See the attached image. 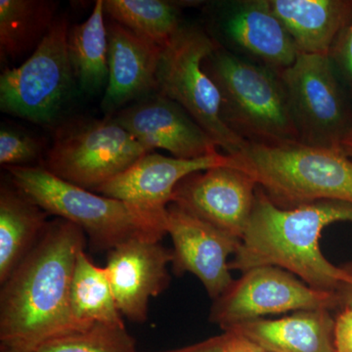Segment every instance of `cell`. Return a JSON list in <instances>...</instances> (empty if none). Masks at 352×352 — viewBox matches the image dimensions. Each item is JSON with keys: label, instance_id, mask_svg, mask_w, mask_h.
I'll return each instance as SVG.
<instances>
[{"label": "cell", "instance_id": "cell-1", "mask_svg": "<svg viewBox=\"0 0 352 352\" xmlns=\"http://www.w3.org/2000/svg\"><path fill=\"white\" fill-rule=\"evenodd\" d=\"M87 235L63 219L48 222L41 239L1 285L0 344L34 352L48 340L85 330L71 307L72 279Z\"/></svg>", "mask_w": 352, "mask_h": 352}, {"label": "cell", "instance_id": "cell-2", "mask_svg": "<svg viewBox=\"0 0 352 352\" xmlns=\"http://www.w3.org/2000/svg\"><path fill=\"white\" fill-rule=\"evenodd\" d=\"M340 221L352 222V204L320 201L281 208L258 186L251 217L229 263L230 270L244 273L259 266H275L312 288L338 293L349 276L344 268L325 258L320 239L326 227Z\"/></svg>", "mask_w": 352, "mask_h": 352}, {"label": "cell", "instance_id": "cell-22", "mask_svg": "<svg viewBox=\"0 0 352 352\" xmlns=\"http://www.w3.org/2000/svg\"><path fill=\"white\" fill-rule=\"evenodd\" d=\"M57 6L50 0H0L2 61L34 52L56 19Z\"/></svg>", "mask_w": 352, "mask_h": 352}, {"label": "cell", "instance_id": "cell-9", "mask_svg": "<svg viewBox=\"0 0 352 352\" xmlns=\"http://www.w3.org/2000/svg\"><path fill=\"white\" fill-rule=\"evenodd\" d=\"M279 76L302 142L340 148L352 129V111L330 56L298 53Z\"/></svg>", "mask_w": 352, "mask_h": 352}, {"label": "cell", "instance_id": "cell-29", "mask_svg": "<svg viewBox=\"0 0 352 352\" xmlns=\"http://www.w3.org/2000/svg\"><path fill=\"white\" fill-rule=\"evenodd\" d=\"M226 340L227 333L224 332L222 335L215 336L191 346L163 352H223Z\"/></svg>", "mask_w": 352, "mask_h": 352}, {"label": "cell", "instance_id": "cell-8", "mask_svg": "<svg viewBox=\"0 0 352 352\" xmlns=\"http://www.w3.org/2000/svg\"><path fill=\"white\" fill-rule=\"evenodd\" d=\"M67 15L56 19L36 50L17 68L0 76L1 112L38 124L58 119L76 80L69 61Z\"/></svg>", "mask_w": 352, "mask_h": 352}, {"label": "cell", "instance_id": "cell-17", "mask_svg": "<svg viewBox=\"0 0 352 352\" xmlns=\"http://www.w3.org/2000/svg\"><path fill=\"white\" fill-rule=\"evenodd\" d=\"M109 78L101 108L112 117L134 102L157 92L162 47L115 21L107 24Z\"/></svg>", "mask_w": 352, "mask_h": 352}, {"label": "cell", "instance_id": "cell-33", "mask_svg": "<svg viewBox=\"0 0 352 352\" xmlns=\"http://www.w3.org/2000/svg\"><path fill=\"white\" fill-rule=\"evenodd\" d=\"M0 352H32L25 351V349H19V347L3 346L0 344Z\"/></svg>", "mask_w": 352, "mask_h": 352}, {"label": "cell", "instance_id": "cell-32", "mask_svg": "<svg viewBox=\"0 0 352 352\" xmlns=\"http://www.w3.org/2000/svg\"><path fill=\"white\" fill-rule=\"evenodd\" d=\"M340 149L347 157L352 159V129L347 132L346 135L342 138V142H340Z\"/></svg>", "mask_w": 352, "mask_h": 352}, {"label": "cell", "instance_id": "cell-30", "mask_svg": "<svg viewBox=\"0 0 352 352\" xmlns=\"http://www.w3.org/2000/svg\"><path fill=\"white\" fill-rule=\"evenodd\" d=\"M226 333L227 340L223 352H265L258 344L243 336L231 332Z\"/></svg>", "mask_w": 352, "mask_h": 352}, {"label": "cell", "instance_id": "cell-28", "mask_svg": "<svg viewBox=\"0 0 352 352\" xmlns=\"http://www.w3.org/2000/svg\"><path fill=\"white\" fill-rule=\"evenodd\" d=\"M336 352H352V305H346L335 319Z\"/></svg>", "mask_w": 352, "mask_h": 352}, {"label": "cell", "instance_id": "cell-19", "mask_svg": "<svg viewBox=\"0 0 352 352\" xmlns=\"http://www.w3.org/2000/svg\"><path fill=\"white\" fill-rule=\"evenodd\" d=\"M298 52L330 56L352 20V0H270Z\"/></svg>", "mask_w": 352, "mask_h": 352}, {"label": "cell", "instance_id": "cell-11", "mask_svg": "<svg viewBox=\"0 0 352 352\" xmlns=\"http://www.w3.org/2000/svg\"><path fill=\"white\" fill-rule=\"evenodd\" d=\"M256 189V182L240 168L217 166L185 177L176 186L170 204L241 239Z\"/></svg>", "mask_w": 352, "mask_h": 352}, {"label": "cell", "instance_id": "cell-10", "mask_svg": "<svg viewBox=\"0 0 352 352\" xmlns=\"http://www.w3.org/2000/svg\"><path fill=\"white\" fill-rule=\"evenodd\" d=\"M339 294L308 286L295 275L275 266H259L233 280L210 308V321L223 331L264 316L312 309H335Z\"/></svg>", "mask_w": 352, "mask_h": 352}, {"label": "cell", "instance_id": "cell-27", "mask_svg": "<svg viewBox=\"0 0 352 352\" xmlns=\"http://www.w3.org/2000/svg\"><path fill=\"white\" fill-rule=\"evenodd\" d=\"M330 58L352 89V20L336 41Z\"/></svg>", "mask_w": 352, "mask_h": 352}, {"label": "cell", "instance_id": "cell-3", "mask_svg": "<svg viewBox=\"0 0 352 352\" xmlns=\"http://www.w3.org/2000/svg\"><path fill=\"white\" fill-rule=\"evenodd\" d=\"M6 170L14 186L29 200L48 214L80 227L98 251L110 252L133 239L161 241L168 234L166 212L156 214L80 188L43 166H10Z\"/></svg>", "mask_w": 352, "mask_h": 352}, {"label": "cell", "instance_id": "cell-13", "mask_svg": "<svg viewBox=\"0 0 352 352\" xmlns=\"http://www.w3.org/2000/svg\"><path fill=\"white\" fill-rule=\"evenodd\" d=\"M212 12L217 34L250 61L278 74L296 61L300 52L270 0L214 3Z\"/></svg>", "mask_w": 352, "mask_h": 352}, {"label": "cell", "instance_id": "cell-6", "mask_svg": "<svg viewBox=\"0 0 352 352\" xmlns=\"http://www.w3.org/2000/svg\"><path fill=\"white\" fill-rule=\"evenodd\" d=\"M219 44L205 30L183 23L163 47L157 67V92L179 104L229 156L247 141L227 126L217 85L204 71L203 61Z\"/></svg>", "mask_w": 352, "mask_h": 352}, {"label": "cell", "instance_id": "cell-24", "mask_svg": "<svg viewBox=\"0 0 352 352\" xmlns=\"http://www.w3.org/2000/svg\"><path fill=\"white\" fill-rule=\"evenodd\" d=\"M180 6L166 0H104L111 19L161 47L183 25Z\"/></svg>", "mask_w": 352, "mask_h": 352}, {"label": "cell", "instance_id": "cell-18", "mask_svg": "<svg viewBox=\"0 0 352 352\" xmlns=\"http://www.w3.org/2000/svg\"><path fill=\"white\" fill-rule=\"evenodd\" d=\"M224 332L243 336L265 352H336L335 319L328 309L244 322Z\"/></svg>", "mask_w": 352, "mask_h": 352}, {"label": "cell", "instance_id": "cell-20", "mask_svg": "<svg viewBox=\"0 0 352 352\" xmlns=\"http://www.w3.org/2000/svg\"><path fill=\"white\" fill-rule=\"evenodd\" d=\"M47 212L15 186L0 188V283L3 284L41 239Z\"/></svg>", "mask_w": 352, "mask_h": 352}, {"label": "cell", "instance_id": "cell-15", "mask_svg": "<svg viewBox=\"0 0 352 352\" xmlns=\"http://www.w3.org/2000/svg\"><path fill=\"white\" fill-rule=\"evenodd\" d=\"M173 261V250L161 241L133 239L109 252L105 268L120 314L131 321L147 320L150 298L170 285Z\"/></svg>", "mask_w": 352, "mask_h": 352}, {"label": "cell", "instance_id": "cell-21", "mask_svg": "<svg viewBox=\"0 0 352 352\" xmlns=\"http://www.w3.org/2000/svg\"><path fill=\"white\" fill-rule=\"evenodd\" d=\"M104 0L95 2L87 21L69 28V61L80 89L95 95L107 87L109 78L108 31Z\"/></svg>", "mask_w": 352, "mask_h": 352}, {"label": "cell", "instance_id": "cell-25", "mask_svg": "<svg viewBox=\"0 0 352 352\" xmlns=\"http://www.w3.org/2000/svg\"><path fill=\"white\" fill-rule=\"evenodd\" d=\"M34 352H138L124 325L95 323L44 342Z\"/></svg>", "mask_w": 352, "mask_h": 352}, {"label": "cell", "instance_id": "cell-31", "mask_svg": "<svg viewBox=\"0 0 352 352\" xmlns=\"http://www.w3.org/2000/svg\"><path fill=\"white\" fill-rule=\"evenodd\" d=\"M344 270H346L349 279L346 283L339 289L338 294H339L342 305L346 307V305H352V263L344 266Z\"/></svg>", "mask_w": 352, "mask_h": 352}, {"label": "cell", "instance_id": "cell-16", "mask_svg": "<svg viewBox=\"0 0 352 352\" xmlns=\"http://www.w3.org/2000/svg\"><path fill=\"white\" fill-rule=\"evenodd\" d=\"M221 166H234L232 157L219 153L214 156L184 160L152 152L95 193L126 201L156 214H166L176 186L185 177Z\"/></svg>", "mask_w": 352, "mask_h": 352}, {"label": "cell", "instance_id": "cell-23", "mask_svg": "<svg viewBox=\"0 0 352 352\" xmlns=\"http://www.w3.org/2000/svg\"><path fill=\"white\" fill-rule=\"evenodd\" d=\"M69 298L74 316L85 327L95 323L124 325L107 270L95 265L85 251L76 258Z\"/></svg>", "mask_w": 352, "mask_h": 352}, {"label": "cell", "instance_id": "cell-12", "mask_svg": "<svg viewBox=\"0 0 352 352\" xmlns=\"http://www.w3.org/2000/svg\"><path fill=\"white\" fill-rule=\"evenodd\" d=\"M166 233L173 243V272L195 275L217 300L233 282L228 258L237 252L241 239L173 204L166 210Z\"/></svg>", "mask_w": 352, "mask_h": 352}, {"label": "cell", "instance_id": "cell-14", "mask_svg": "<svg viewBox=\"0 0 352 352\" xmlns=\"http://www.w3.org/2000/svg\"><path fill=\"white\" fill-rule=\"evenodd\" d=\"M112 118L151 151L163 149L184 160L219 154L214 141L187 111L160 92L134 102Z\"/></svg>", "mask_w": 352, "mask_h": 352}, {"label": "cell", "instance_id": "cell-7", "mask_svg": "<svg viewBox=\"0 0 352 352\" xmlns=\"http://www.w3.org/2000/svg\"><path fill=\"white\" fill-rule=\"evenodd\" d=\"M152 152L112 117L74 120L58 129L44 168L95 192Z\"/></svg>", "mask_w": 352, "mask_h": 352}, {"label": "cell", "instance_id": "cell-4", "mask_svg": "<svg viewBox=\"0 0 352 352\" xmlns=\"http://www.w3.org/2000/svg\"><path fill=\"white\" fill-rule=\"evenodd\" d=\"M281 208L320 201L352 204V161L340 148L303 142H248L230 156Z\"/></svg>", "mask_w": 352, "mask_h": 352}, {"label": "cell", "instance_id": "cell-5", "mask_svg": "<svg viewBox=\"0 0 352 352\" xmlns=\"http://www.w3.org/2000/svg\"><path fill=\"white\" fill-rule=\"evenodd\" d=\"M219 89L221 116L248 142H302L279 74L219 46L203 61Z\"/></svg>", "mask_w": 352, "mask_h": 352}, {"label": "cell", "instance_id": "cell-26", "mask_svg": "<svg viewBox=\"0 0 352 352\" xmlns=\"http://www.w3.org/2000/svg\"><path fill=\"white\" fill-rule=\"evenodd\" d=\"M43 141L14 127L0 129V164L6 168L25 166L43 154Z\"/></svg>", "mask_w": 352, "mask_h": 352}]
</instances>
